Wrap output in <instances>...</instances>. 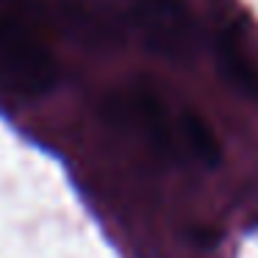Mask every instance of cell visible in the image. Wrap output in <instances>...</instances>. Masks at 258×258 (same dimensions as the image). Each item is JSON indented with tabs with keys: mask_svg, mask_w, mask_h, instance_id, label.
Returning a JSON list of instances; mask_svg holds the SVG:
<instances>
[{
	"mask_svg": "<svg viewBox=\"0 0 258 258\" xmlns=\"http://www.w3.org/2000/svg\"><path fill=\"white\" fill-rule=\"evenodd\" d=\"M219 70L236 89L247 92V95H258V67L250 61V56L236 42V36H222V42H219Z\"/></svg>",
	"mask_w": 258,
	"mask_h": 258,
	"instance_id": "4",
	"label": "cell"
},
{
	"mask_svg": "<svg viewBox=\"0 0 258 258\" xmlns=\"http://www.w3.org/2000/svg\"><path fill=\"white\" fill-rule=\"evenodd\" d=\"M117 114L164 156L200 167L219 164V142L206 119L191 108H172L153 89L139 86L119 95Z\"/></svg>",
	"mask_w": 258,
	"mask_h": 258,
	"instance_id": "1",
	"label": "cell"
},
{
	"mask_svg": "<svg viewBox=\"0 0 258 258\" xmlns=\"http://www.w3.org/2000/svg\"><path fill=\"white\" fill-rule=\"evenodd\" d=\"M56 78L50 47L12 0H0V84L17 95H45Z\"/></svg>",
	"mask_w": 258,
	"mask_h": 258,
	"instance_id": "2",
	"label": "cell"
},
{
	"mask_svg": "<svg viewBox=\"0 0 258 258\" xmlns=\"http://www.w3.org/2000/svg\"><path fill=\"white\" fill-rule=\"evenodd\" d=\"M125 12L156 56L180 61L195 50L197 25L180 0H125Z\"/></svg>",
	"mask_w": 258,
	"mask_h": 258,
	"instance_id": "3",
	"label": "cell"
}]
</instances>
